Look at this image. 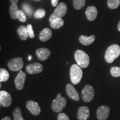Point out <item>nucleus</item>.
<instances>
[{
  "instance_id": "obj_25",
  "label": "nucleus",
  "mask_w": 120,
  "mask_h": 120,
  "mask_svg": "<svg viewBox=\"0 0 120 120\" xmlns=\"http://www.w3.org/2000/svg\"><path fill=\"white\" fill-rule=\"evenodd\" d=\"M120 4V0H108L107 6L110 9L114 10L119 6Z\"/></svg>"
},
{
  "instance_id": "obj_16",
  "label": "nucleus",
  "mask_w": 120,
  "mask_h": 120,
  "mask_svg": "<svg viewBox=\"0 0 120 120\" xmlns=\"http://www.w3.org/2000/svg\"><path fill=\"white\" fill-rule=\"evenodd\" d=\"M86 17L89 21H94L96 19L97 16V10L94 6H89L87 8L86 11Z\"/></svg>"
},
{
  "instance_id": "obj_3",
  "label": "nucleus",
  "mask_w": 120,
  "mask_h": 120,
  "mask_svg": "<svg viewBox=\"0 0 120 120\" xmlns=\"http://www.w3.org/2000/svg\"><path fill=\"white\" fill-rule=\"evenodd\" d=\"M71 81L73 85H77L81 80L83 72L81 67L78 64H73L71 66L70 71Z\"/></svg>"
},
{
  "instance_id": "obj_11",
  "label": "nucleus",
  "mask_w": 120,
  "mask_h": 120,
  "mask_svg": "<svg viewBox=\"0 0 120 120\" xmlns=\"http://www.w3.org/2000/svg\"><path fill=\"white\" fill-rule=\"evenodd\" d=\"M109 113V108L107 106L103 105L98 108L97 110V117L98 120H106Z\"/></svg>"
},
{
  "instance_id": "obj_13",
  "label": "nucleus",
  "mask_w": 120,
  "mask_h": 120,
  "mask_svg": "<svg viewBox=\"0 0 120 120\" xmlns=\"http://www.w3.org/2000/svg\"><path fill=\"white\" fill-rule=\"evenodd\" d=\"M66 91L68 96L70 98L76 101H79V94H78L77 91H76V88H75V87L72 84H67L66 87Z\"/></svg>"
},
{
  "instance_id": "obj_34",
  "label": "nucleus",
  "mask_w": 120,
  "mask_h": 120,
  "mask_svg": "<svg viewBox=\"0 0 120 120\" xmlns=\"http://www.w3.org/2000/svg\"><path fill=\"white\" fill-rule=\"evenodd\" d=\"M1 120H11V119L10 117L7 116V117H4L3 119H2Z\"/></svg>"
},
{
  "instance_id": "obj_28",
  "label": "nucleus",
  "mask_w": 120,
  "mask_h": 120,
  "mask_svg": "<svg viewBox=\"0 0 120 120\" xmlns=\"http://www.w3.org/2000/svg\"><path fill=\"white\" fill-rule=\"evenodd\" d=\"M45 15H46V12H45L44 10H43V9H38V10H37L35 12L34 14V16L36 19H41V18L44 17Z\"/></svg>"
},
{
  "instance_id": "obj_19",
  "label": "nucleus",
  "mask_w": 120,
  "mask_h": 120,
  "mask_svg": "<svg viewBox=\"0 0 120 120\" xmlns=\"http://www.w3.org/2000/svg\"><path fill=\"white\" fill-rule=\"evenodd\" d=\"M64 24V19L61 18L53 19L50 21V26L53 29H58L63 26Z\"/></svg>"
},
{
  "instance_id": "obj_6",
  "label": "nucleus",
  "mask_w": 120,
  "mask_h": 120,
  "mask_svg": "<svg viewBox=\"0 0 120 120\" xmlns=\"http://www.w3.org/2000/svg\"><path fill=\"white\" fill-rule=\"evenodd\" d=\"M82 98L85 102H90L94 99V90L91 85H87L82 91Z\"/></svg>"
},
{
  "instance_id": "obj_22",
  "label": "nucleus",
  "mask_w": 120,
  "mask_h": 120,
  "mask_svg": "<svg viewBox=\"0 0 120 120\" xmlns=\"http://www.w3.org/2000/svg\"><path fill=\"white\" fill-rule=\"evenodd\" d=\"M9 77H10V75L6 70L2 68L0 69V82L7 81Z\"/></svg>"
},
{
  "instance_id": "obj_30",
  "label": "nucleus",
  "mask_w": 120,
  "mask_h": 120,
  "mask_svg": "<svg viewBox=\"0 0 120 120\" xmlns=\"http://www.w3.org/2000/svg\"><path fill=\"white\" fill-rule=\"evenodd\" d=\"M27 31V34L28 35V37L31 38H34V30H33L32 26L31 25H28L26 27Z\"/></svg>"
},
{
  "instance_id": "obj_1",
  "label": "nucleus",
  "mask_w": 120,
  "mask_h": 120,
  "mask_svg": "<svg viewBox=\"0 0 120 120\" xmlns=\"http://www.w3.org/2000/svg\"><path fill=\"white\" fill-rule=\"evenodd\" d=\"M120 55V47L118 45L114 44L110 46L106 49L105 55L106 61L109 64H111L116 58Z\"/></svg>"
},
{
  "instance_id": "obj_2",
  "label": "nucleus",
  "mask_w": 120,
  "mask_h": 120,
  "mask_svg": "<svg viewBox=\"0 0 120 120\" xmlns=\"http://www.w3.org/2000/svg\"><path fill=\"white\" fill-rule=\"evenodd\" d=\"M75 59L78 65L81 68H87L90 64V57L86 52L78 49L75 53Z\"/></svg>"
},
{
  "instance_id": "obj_4",
  "label": "nucleus",
  "mask_w": 120,
  "mask_h": 120,
  "mask_svg": "<svg viewBox=\"0 0 120 120\" xmlns=\"http://www.w3.org/2000/svg\"><path fill=\"white\" fill-rule=\"evenodd\" d=\"M67 100L64 97H62L61 93H59L56 98L53 100L52 103V109L55 112H60L64 109L66 106Z\"/></svg>"
},
{
  "instance_id": "obj_24",
  "label": "nucleus",
  "mask_w": 120,
  "mask_h": 120,
  "mask_svg": "<svg viewBox=\"0 0 120 120\" xmlns=\"http://www.w3.org/2000/svg\"><path fill=\"white\" fill-rule=\"evenodd\" d=\"M86 0H73V4L76 10H80L85 6Z\"/></svg>"
},
{
  "instance_id": "obj_27",
  "label": "nucleus",
  "mask_w": 120,
  "mask_h": 120,
  "mask_svg": "<svg viewBox=\"0 0 120 120\" xmlns=\"http://www.w3.org/2000/svg\"><path fill=\"white\" fill-rule=\"evenodd\" d=\"M17 19H19V21L22 22H25L26 21L27 19L26 15L24 12L21 10H19V11L17 13Z\"/></svg>"
},
{
  "instance_id": "obj_26",
  "label": "nucleus",
  "mask_w": 120,
  "mask_h": 120,
  "mask_svg": "<svg viewBox=\"0 0 120 120\" xmlns=\"http://www.w3.org/2000/svg\"><path fill=\"white\" fill-rule=\"evenodd\" d=\"M111 74L114 77H120V67L113 66L110 69Z\"/></svg>"
},
{
  "instance_id": "obj_15",
  "label": "nucleus",
  "mask_w": 120,
  "mask_h": 120,
  "mask_svg": "<svg viewBox=\"0 0 120 120\" xmlns=\"http://www.w3.org/2000/svg\"><path fill=\"white\" fill-rule=\"evenodd\" d=\"M50 55L51 51L46 48H40L36 51L37 57L40 61H43L47 60Z\"/></svg>"
},
{
  "instance_id": "obj_21",
  "label": "nucleus",
  "mask_w": 120,
  "mask_h": 120,
  "mask_svg": "<svg viewBox=\"0 0 120 120\" xmlns=\"http://www.w3.org/2000/svg\"><path fill=\"white\" fill-rule=\"evenodd\" d=\"M19 8L17 4H11L10 7V13L11 18L13 19H17V13L19 11Z\"/></svg>"
},
{
  "instance_id": "obj_33",
  "label": "nucleus",
  "mask_w": 120,
  "mask_h": 120,
  "mask_svg": "<svg viewBox=\"0 0 120 120\" xmlns=\"http://www.w3.org/2000/svg\"><path fill=\"white\" fill-rule=\"evenodd\" d=\"M19 0H10L12 4H17L19 2Z\"/></svg>"
},
{
  "instance_id": "obj_35",
  "label": "nucleus",
  "mask_w": 120,
  "mask_h": 120,
  "mask_svg": "<svg viewBox=\"0 0 120 120\" xmlns=\"http://www.w3.org/2000/svg\"><path fill=\"white\" fill-rule=\"evenodd\" d=\"M117 28H118V30L120 32V21L119 22V23L118 24V26H117Z\"/></svg>"
},
{
  "instance_id": "obj_12",
  "label": "nucleus",
  "mask_w": 120,
  "mask_h": 120,
  "mask_svg": "<svg viewBox=\"0 0 120 120\" xmlns=\"http://www.w3.org/2000/svg\"><path fill=\"white\" fill-rule=\"evenodd\" d=\"M26 107L29 111L34 116H37L41 113V109L36 102L34 101H28L26 103Z\"/></svg>"
},
{
  "instance_id": "obj_29",
  "label": "nucleus",
  "mask_w": 120,
  "mask_h": 120,
  "mask_svg": "<svg viewBox=\"0 0 120 120\" xmlns=\"http://www.w3.org/2000/svg\"><path fill=\"white\" fill-rule=\"evenodd\" d=\"M22 9H23L24 12L26 13L28 16H31L32 13V10L30 5L27 4H24L22 5Z\"/></svg>"
},
{
  "instance_id": "obj_36",
  "label": "nucleus",
  "mask_w": 120,
  "mask_h": 120,
  "mask_svg": "<svg viewBox=\"0 0 120 120\" xmlns=\"http://www.w3.org/2000/svg\"><path fill=\"white\" fill-rule=\"evenodd\" d=\"M31 56H30L29 57H28V60H31Z\"/></svg>"
},
{
  "instance_id": "obj_23",
  "label": "nucleus",
  "mask_w": 120,
  "mask_h": 120,
  "mask_svg": "<svg viewBox=\"0 0 120 120\" xmlns=\"http://www.w3.org/2000/svg\"><path fill=\"white\" fill-rule=\"evenodd\" d=\"M13 119L14 120H25L22 117L21 111L19 107L16 108L13 112Z\"/></svg>"
},
{
  "instance_id": "obj_31",
  "label": "nucleus",
  "mask_w": 120,
  "mask_h": 120,
  "mask_svg": "<svg viewBox=\"0 0 120 120\" xmlns=\"http://www.w3.org/2000/svg\"><path fill=\"white\" fill-rule=\"evenodd\" d=\"M58 120H70L68 116L64 113H60L57 116Z\"/></svg>"
},
{
  "instance_id": "obj_18",
  "label": "nucleus",
  "mask_w": 120,
  "mask_h": 120,
  "mask_svg": "<svg viewBox=\"0 0 120 120\" xmlns=\"http://www.w3.org/2000/svg\"><path fill=\"white\" fill-rule=\"evenodd\" d=\"M95 40V36L94 35H91L90 36H86L81 35L79 37V41L81 44L88 46L94 42Z\"/></svg>"
},
{
  "instance_id": "obj_17",
  "label": "nucleus",
  "mask_w": 120,
  "mask_h": 120,
  "mask_svg": "<svg viewBox=\"0 0 120 120\" xmlns=\"http://www.w3.org/2000/svg\"><path fill=\"white\" fill-rule=\"evenodd\" d=\"M52 33L51 30L49 28H45L39 34V39L41 41H47L51 38Z\"/></svg>"
},
{
  "instance_id": "obj_14",
  "label": "nucleus",
  "mask_w": 120,
  "mask_h": 120,
  "mask_svg": "<svg viewBox=\"0 0 120 120\" xmlns=\"http://www.w3.org/2000/svg\"><path fill=\"white\" fill-rule=\"evenodd\" d=\"M90 109L87 106L79 107L77 112V118L79 120H87L90 117Z\"/></svg>"
},
{
  "instance_id": "obj_32",
  "label": "nucleus",
  "mask_w": 120,
  "mask_h": 120,
  "mask_svg": "<svg viewBox=\"0 0 120 120\" xmlns=\"http://www.w3.org/2000/svg\"><path fill=\"white\" fill-rule=\"evenodd\" d=\"M58 0H51V4L53 7H56L58 5Z\"/></svg>"
},
{
  "instance_id": "obj_20",
  "label": "nucleus",
  "mask_w": 120,
  "mask_h": 120,
  "mask_svg": "<svg viewBox=\"0 0 120 120\" xmlns=\"http://www.w3.org/2000/svg\"><path fill=\"white\" fill-rule=\"evenodd\" d=\"M17 34L21 40L23 41H26L28 37L26 27L24 26H20L18 28Z\"/></svg>"
},
{
  "instance_id": "obj_5",
  "label": "nucleus",
  "mask_w": 120,
  "mask_h": 120,
  "mask_svg": "<svg viewBox=\"0 0 120 120\" xmlns=\"http://www.w3.org/2000/svg\"><path fill=\"white\" fill-rule=\"evenodd\" d=\"M67 11V6L64 3L61 2L58 4L55 11L51 15L50 17H49V21H51L53 19H57V18H61L62 19V17H64V15L66 14Z\"/></svg>"
},
{
  "instance_id": "obj_7",
  "label": "nucleus",
  "mask_w": 120,
  "mask_h": 120,
  "mask_svg": "<svg viewBox=\"0 0 120 120\" xmlns=\"http://www.w3.org/2000/svg\"><path fill=\"white\" fill-rule=\"evenodd\" d=\"M23 61L21 57L14 58L8 61L7 65L8 68L12 71H21L23 67Z\"/></svg>"
},
{
  "instance_id": "obj_10",
  "label": "nucleus",
  "mask_w": 120,
  "mask_h": 120,
  "mask_svg": "<svg viewBox=\"0 0 120 120\" xmlns=\"http://www.w3.org/2000/svg\"><path fill=\"white\" fill-rule=\"evenodd\" d=\"M26 73L23 71H20L18 73L17 76L15 79V83L16 87L17 90H21L23 88L24 84L26 80Z\"/></svg>"
},
{
  "instance_id": "obj_8",
  "label": "nucleus",
  "mask_w": 120,
  "mask_h": 120,
  "mask_svg": "<svg viewBox=\"0 0 120 120\" xmlns=\"http://www.w3.org/2000/svg\"><path fill=\"white\" fill-rule=\"evenodd\" d=\"M12 103L11 96L6 91H0V104L3 107H9Z\"/></svg>"
},
{
  "instance_id": "obj_9",
  "label": "nucleus",
  "mask_w": 120,
  "mask_h": 120,
  "mask_svg": "<svg viewBox=\"0 0 120 120\" xmlns=\"http://www.w3.org/2000/svg\"><path fill=\"white\" fill-rule=\"evenodd\" d=\"M26 71L29 74L34 75L41 73L43 71V66L38 62L28 64L26 67Z\"/></svg>"
}]
</instances>
